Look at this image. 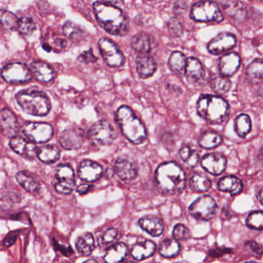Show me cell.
Wrapping results in <instances>:
<instances>
[{
	"label": "cell",
	"mask_w": 263,
	"mask_h": 263,
	"mask_svg": "<svg viewBox=\"0 0 263 263\" xmlns=\"http://www.w3.org/2000/svg\"><path fill=\"white\" fill-rule=\"evenodd\" d=\"M222 137L220 134L215 131H206L201 135L199 144L202 148L212 149L222 144Z\"/></svg>",
	"instance_id": "1f68e13d"
},
{
	"label": "cell",
	"mask_w": 263,
	"mask_h": 263,
	"mask_svg": "<svg viewBox=\"0 0 263 263\" xmlns=\"http://www.w3.org/2000/svg\"><path fill=\"white\" fill-rule=\"evenodd\" d=\"M201 165L207 173L213 176H219L226 168L227 159L220 153H209L203 156Z\"/></svg>",
	"instance_id": "9a60e30c"
},
{
	"label": "cell",
	"mask_w": 263,
	"mask_h": 263,
	"mask_svg": "<svg viewBox=\"0 0 263 263\" xmlns=\"http://www.w3.org/2000/svg\"><path fill=\"white\" fill-rule=\"evenodd\" d=\"M136 67L139 77L146 79L151 77L157 70V63L148 54H140L136 60Z\"/></svg>",
	"instance_id": "cb8c5ba5"
},
{
	"label": "cell",
	"mask_w": 263,
	"mask_h": 263,
	"mask_svg": "<svg viewBox=\"0 0 263 263\" xmlns=\"http://www.w3.org/2000/svg\"><path fill=\"white\" fill-rule=\"evenodd\" d=\"M54 246L57 250H60L64 256H71L74 253L71 247H63L57 241L54 240Z\"/></svg>",
	"instance_id": "db71d44e"
},
{
	"label": "cell",
	"mask_w": 263,
	"mask_h": 263,
	"mask_svg": "<svg viewBox=\"0 0 263 263\" xmlns=\"http://www.w3.org/2000/svg\"><path fill=\"white\" fill-rule=\"evenodd\" d=\"M92 187L93 185H90V184H82V185H80L77 187V192L81 195L86 194L91 190Z\"/></svg>",
	"instance_id": "11a10c76"
},
{
	"label": "cell",
	"mask_w": 263,
	"mask_h": 263,
	"mask_svg": "<svg viewBox=\"0 0 263 263\" xmlns=\"http://www.w3.org/2000/svg\"><path fill=\"white\" fill-rule=\"evenodd\" d=\"M1 76L9 83H22L29 82L32 73L29 68L22 63H12L6 65L2 69Z\"/></svg>",
	"instance_id": "7c38bea8"
},
{
	"label": "cell",
	"mask_w": 263,
	"mask_h": 263,
	"mask_svg": "<svg viewBox=\"0 0 263 263\" xmlns=\"http://www.w3.org/2000/svg\"><path fill=\"white\" fill-rule=\"evenodd\" d=\"M193 151L194 150L191 149V147L188 146V145H184L179 150V156H180L181 159L184 162H186L188 158L192 154Z\"/></svg>",
	"instance_id": "f907efd6"
},
{
	"label": "cell",
	"mask_w": 263,
	"mask_h": 263,
	"mask_svg": "<svg viewBox=\"0 0 263 263\" xmlns=\"http://www.w3.org/2000/svg\"><path fill=\"white\" fill-rule=\"evenodd\" d=\"M168 29L169 33L173 37H179L183 33V27L182 23L176 18H172L168 23Z\"/></svg>",
	"instance_id": "f6af8a7d"
},
{
	"label": "cell",
	"mask_w": 263,
	"mask_h": 263,
	"mask_svg": "<svg viewBox=\"0 0 263 263\" xmlns=\"http://www.w3.org/2000/svg\"><path fill=\"white\" fill-rule=\"evenodd\" d=\"M93 7L97 21L108 33L117 36H124L128 33V20L121 9L100 2H95Z\"/></svg>",
	"instance_id": "6da1fadb"
},
{
	"label": "cell",
	"mask_w": 263,
	"mask_h": 263,
	"mask_svg": "<svg viewBox=\"0 0 263 263\" xmlns=\"http://www.w3.org/2000/svg\"><path fill=\"white\" fill-rule=\"evenodd\" d=\"M76 248L80 254L89 256L95 249V241L91 233H85L77 238Z\"/></svg>",
	"instance_id": "f1b7e54d"
},
{
	"label": "cell",
	"mask_w": 263,
	"mask_h": 263,
	"mask_svg": "<svg viewBox=\"0 0 263 263\" xmlns=\"http://www.w3.org/2000/svg\"><path fill=\"white\" fill-rule=\"evenodd\" d=\"M223 7L225 12L233 18L239 20V18H243L245 17V9L237 0H231L230 3L226 2Z\"/></svg>",
	"instance_id": "f35d334b"
},
{
	"label": "cell",
	"mask_w": 263,
	"mask_h": 263,
	"mask_svg": "<svg viewBox=\"0 0 263 263\" xmlns=\"http://www.w3.org/2000/svg\"><path fill=\"white\" fill-rule=\"evenodd\" d=\"M196 109L201 118L213 125L222 124L230 114L228 103L219 96H201Z\"/></svg>",
	"instance_id": "3957f363"
},
{
	"label": "cell",
	"mask_w": 263,
	"mask_h": 263,
	"mask_svg": "<svg viewBox=\"0 0 263 263\" xmlns=\"http://www.w3.org/2000/svg\"><path fill=\"white\" fill-rule=\"evenodd\" d=\"M63 32L66 37L71 40H77L83 35V31L80 26L72 22H66L63 26Z\"/></svg>",
	"instance_id": "7bdbcfd3"
},
{
	"label": "cell",
	"mask_w": 263,
	"mask_h": 263,
	"mask_svg": "<svg viewBox=\"0 0 263 263\" xmlns=\"http://www.w3.org/2000/svg\"><path fill=\"white\" fill-rule=\"evenodd\" d=\"M244 263H257V262H252V261H250V262H244Z\"/></svg>",
	"instance_id": "91938a15"
},
{
	"label": "cell",
	"mask_w": 263,
	"mask_h": 263,
	"mask_svg": "<svg viewBox=\"0 0 263 263\" xmlns=\"http://www.w3.org/2000/svg\"><path fill=\"white\" fill-rule=\"evenodd\" d=\"M237 40L233 34L222 32L208 43L207 49L213 55H218L231 50L236 46Z\"/></svg>",
	"instance_id": "5bb4252c"
},
{
	"label": "cell",
	"mask_w": 263,
	"mask_h": 263,
	"mask_svg": "<svg viewBox=\"0 0 263 263\" xmlns=\"http://www.w3.org/2000/svg\"><path fill=\"white\" fill-rule=\"evenodd\" d=\"M218 189L220 191L230 193L233 196L239 194L243 190V183L241 179L234 176H226L218 182Z\"/></svg>",
	"instance_id": "d4e9b609"
},
{
	"label": "cell",
	"mask_w": 263,
	"mask_h": 263,
	"mask_svg": "<svg viewBox=\"0 0 263 263\" xmlns=\"http://www.w3.org/2000/svg\"><path fill=\"white\" fill-rule=\"evenodd\" d=\"M139 226L144 231L151 235L153 237H159L163 233V221L157 216L148 215L141 218L138 221Z\"/></svg>",
	"instance_id": "7402d4cb"
},
{
	"label": "cell",
	"mask_w": 263,
	"mask_h": 263,
	"mask_svg": "<svg viewBox=\"0 0 263 263\" xmlns=\"http://www.w3.org/2000/svg\"><path fill=\"white\" fill-rule=\"evenodd\" d=\"M16 100L24 112L35 117H44L51 109L49 98L40 91H21L17 94Z\"/></svg>",
	"instance_id": "5b68a950"
},
{
	"label": "cell",
	"mask_w": 263,
	"mask_h": 263,
	"mask_svg": "<svg viewBox=\"0 0 263 263\" xmlns=\"http://www.w3.org/2000/svg\"><path fill=\"white\" fill-rule=\"evenodd\" d=\"M115 119L124 136L130 142L135 145L145 142L147 138L145 125L129 106H120L116 112Z\"/></svg>",
	"instance_id": "277c9868"
},
{
	"label": "cell",
	"mask_w": 263,
	"mask_h": 263,
	"mask_svg": "<svg viewBox=\"0 0 263 263\" xmlns=\"http://www.w3.org/2000/svg\"><path fill=\"white\" fill-rule=\"evenodd\" d=\"M263 63L262 59L253 60L247 69V75L249 80L253 83L262 82Z\"/></svg>",
	"instance_id": "d590c367"
},
{
	"label": "cell",
	"mask_w": 263,
	"mask_h": 263,
	"mask_svg": "<svg viewBox=\"0 0 263 263\" xmlns=\"http://www.w3.org/2000/svg\"><path fill=\"white\" fill-rule=\"evenodd\" d=\"M60 153L56 145H47L38 148L37 156L41 162L46 164L54 163L60 159Z\"/></svg>",
	"instance_id": "f546056e"
},
{
	"label": "cell",
	"mask_w": 263,
	"mask_h": 263,
	"mask_svg": "<svg viewBox=\"0 0 263 263\" xmlns=\"http://www.w3.org/2000/svg\"><path fill=\"white\" fill-rule=\"evenodd\" d=\"M217 203L213 196L204 195L194 201L188 208V213L194 219L208 222L216 216Z\"/></svg>",
	"instance_id": "52a82bcc"
},
{
	"label": "cell",
	"mask_w": 263,
	"mask_h": 263,
	"mask_svg": "<svg viewBox=\"0 0 263 263\" xmlns=\"http://www.w3.org/2000/svg\"><path fill=\"white\" fill-rule=\"evenodd\" d=\"M116 175L124 181H131L137 176V164L129 158L120 157L116 160L114 164Z\"/></svg>",
	"instance_id": "e0dca14e"
},
{
	"label": "cell",
	"mask_w": 263,
	"mask_h": 263,
	"mask_svg": "<svg viewBox=\"0 0 263 263\" xmlns=\"http://www.w3.org/2000/svg\"><path fill=\"white\" fill-rule=\"evenodd\" d=\"M56 177L58 182L55 190L60 194L67 195L72 193L75 187V175L72 167L67 164H61L56 168Z\"/></svg>",
	"instance_id": "8fae6325"
},
{
	"label": "cell",
	"mask_w": 263,
	"mask_h": 263,
	"mask_svg": "<svg viewBox=\"0 0 263 263\" xmlns=\"http://www.w3.org/2000/svg\"><path fill=\"white\" fill-rule=\"evenodd\" d=\"M212 89L218 95H225L231 89L232 82L223 76H216L210 82Z\"/></svg>",
	"instance_id": "8d00e7d4"
},
{
	"label": "cell",
	"mask_w": 263,
	"mask_h": 263,
	"mask_svg": "<svg viewBox=\"0 0 263 263\" xmlns=\"http://www.w3.org/2000/svg\"><path fill=\"white\" fill-rule=\"evenodd\" d=\"M15 179L18 183L29 193H36L40 190L39 182L26 172H19L15 176Z\"/></svg>",
	"instance_id": "e575fe53"
},
{
	"label": "cell",
	"mask_w": 263,
	"mask_h": 263,
	"mask_svg": "<svg viewBox=\"0 0 263 263\" xmlns=\"http://www.w3.org/2000/svg\"><path fill=\"white\" fill-rule=\"evenodd\" d=\"M187 58L185 54L179 51H174L170 55L168 60V66L170 69L179 76L185 74V66H186Z\"/></svg>",
	"instance_id": "4dcf8cb0"
},
{
	"label": "cell",
	"mask_w": 263,
	"mask_h": 263,
	"mask_svg": "<svg viewBox=\"0 0 263 263\" xmlns=\"http://www.w3.org/2000/svg\"><path fill=\"white\" fill-rule=\"evenodd\" d=\"M18 18L12 12L6 10H0V26L7 30L16 29Z\"/></svg>",
	"instance_id": "ab89813d"
},
{
	"label": "cell",
	"mask_w": 263,
	"mask_h": 263,
	"mask_svg": "<svg viewBox=\"0 0 263 263\" xmlns=\"http://www.w3.org/2000/svg\"><path fill=\"white\" fill-rule=\"evenodd\" d=\"M30 72L32 77L43 83H49L56 77L54 69L47 63L42 61L33 62L31 65Z\"/></svg>",
	"instance_id": "603a6c76"
},
{
	"label": "cell",
	"mask_w": 263,
	"mask_h": 263,
	"mask_svg": "<svg viewBox=\"0 0 263 263\" xmlns=\"http://www.w3.org/2000/svg\"><path fill=\"white\" fill-rule=\"evenodd\" d=\"M245 247L255 256H260L262 254V246L259 245L255 241H248V242H246Z\"/></svg>",
	"instance_id": "c3c4849f"
},
{
	"label": "cell",
	"mask_w": 263,
	"mask_h": 263,
	"mask_svg": "<svg viewBox=\"0 0 263 263\" xmlns=\"http://www.w3.org/2000/svg\"><path fill=\"white\" fill-rule=\"evenodd\" d=\"M241 64V58L236 52H229L221 57L219 62V70L221 76L229 77L234 75Z\"/></svg>",
	"instance_id": "44dd1931"
},
{
	"label": "cell",
	"mask_w": 263,
	"mask_h": 263,
	"mask_svg": "<svg viewBox=\"0 0 263 263\" xmlns=\"http://www.w3.org/2000/svg\"><path fill=\"white\" fill-rule=\"evenodd\" d=\"M262 188H260V190H259L256 196H257L258 199H259V202H260L261 204H262Z\"/></svg>",
	"instance_id": "9f6ffc18"
},
{
	"label": "cell",
	"mask_w": 263,
	"mask_h": 263,
	"mask_svg": "<svg viewBox=\"0 0 263 263\" xmlns=\"http://www.w3.org/2000/svg\"><path fill=\"white\" fill-rule=\"evenodd\" d=\"M156 245L151 240L137 242L131 250V255L136 260L142 261L151 257L155 253Z\"/></svg>",
	"instance_id": "4316f807"
},
{
	"label": "cell",
	"mask_w": 263,
	"mask_h": 263,
	"mask_svg": "<svg viewBox=\"0 0 263 263\" xmlns=\"http://www.w3.org/2000/svg\"><path fill=\"white\" fill-rule=\"evenodd\" d=\"M190 187L198 193H205L211 189L212 182L205 175L195 173L190 178Z\"/></svg>",
	"instance_id": "836d02e7"
},
{
	"label": "cell",
	"mask_w": 263,
	"mask_h": 263,
	"mask_svg": "<svg viewBox=\"0 0 263 263\" xmlns=\"http://www.w3.org/2000/svg\"><path fill=\"white\" fill-rule=\"evenodd\" d=\"M187 81L189 84L194 86H202L205 85V69L202 63L195 57L187 59L186 66H185V74Z\"/></svg>",
	"instance_id": "4fadbf2b"
},
{
	"label": "cell",
	"mask_w": 263,
	"mask_h": 263,
	"mask_svg": "<svg viewBox=\"0 0 263 263\" xmlns=\"http://www.w3.org/2000/svg\"><path fill=\"white\" fill-rule=\"evenodd\" d=\"M155 182L157 188L164 194L177 195L185 190L186 176L176 162H164L156 170Z\"/></svg>",
	"instance_id": "7a4b0ae2"
},
{
	"label": "cell",
	"mask_w": 263,
	"mask_h": 263,
	"mask_svg": "<svg viewBox=\"0 0 263 263\" xmlns=\"http://www.w3.org/2000/svg\"><path fill=\"white\" fill-rule=\"evenodd\" d=\"M20 129V123L15 114L8 109L0 111V131L6 137L16 136Z\"/></svg>",
	"instance_id": "ac0fdd59"
},
{
	"label": "cell",
	"mask_w": 263,
	"mask_h": 263,
	"mask_svg": "<svg viewBox=\"0 0 263 263\" xmlns=\"http://www.w3.org/2000/svg\"><path fill=\"white\" fill-rule=\"evenodd\" d=\"M173 238L176 240L186 241L191 237V233L190 230L185 226L182 224H178L173 230Z\"/></svg>",
	"instance_id": "ee69618b"
},
{
	"label": "cell",
	"mask_w": 263,
	"mask_h": 263,
	"mask_svg": "<svg viewBox=\"0 0 263 263\" xmlns=\"http://www.w3.org/2000/svg\"><path fill=\"white\" fill-rule=\"evenodd\" d=\"M199 161V153L196 151H193L192 154L191 155L188 160L185 162L187 166L190 167V168H193V167L196 166L198 165V162Z\"/></svg>",
	"instance_id": "816d5d0a"
},
{
	"label": "cell",
	"mask_w": 263,
	"mask_h": 263,
	"mask_svg": "<svg viewBox=\"0 0 263 263\" xmlns=\"http://www.w3.org/2000/svg\"><path fill=\"white\" fill-rule=\"evenodd\" d=\"M17 236H18V232H11V233H9V235L5 238V246H6V247H11V246L13 245V244L15 243V240H16Z\"/></svg>",
	"instance_id": "f5cc1de1"
},
{
	"label": "cell",
	"mask_w": 263,
	"mask_h": 263,
	"mask_svg": "<svg viewBox=\"0 0 263 263\" xmlns=\"http://www.w3.org/2000/svg\"><path fill=\"white\" fill-rule=\"evenodd\" d=\"M131 47L139 54H148L152 49L151 37L146 33H138L131 40Z\"/></svg>",
	"instance_id": "83f0119b"
},
{
	"label": "cell",
	"mask_w": 263,
	"mask_h": 263,
	"mask_svg": "<svg viewBox=\"0 0 263 263\" xmlns=\"http://www.w3.org/2000/svg\"><path fill=\"white\" fill-rule=\"evenodd\" d=\"M106 3H108V4H119V3H121L122 0H104Z\"/></svg>",
	"instance_id": "6f0895ef"
},
{
	"label": "cell",
	"mask_w": 263,
	"mask_h": 263,
	"mask_svg": "<svg viewBox=\"0 0 263 263\" xmlns=\"http://www.w3.org/2000/svg\"><path fill=\"white\" fill-rule=\"evenodd\" d=\"M9 146L15 153L23 157L32 159L37 156L38 148L30 141H27L21 136H15L11 139Z\"/></svg>",
	"instance_id": "ffe728a7"
},
{
	"label": "cell",
	"mask_w": 263,
	"mask_h": 263,
	"mask_svg": "<svg viewBox=\"0 0 263 263\" xmlns=\"http://www.w3.org/2000/svg\"><path fill=\"white\" fill-rule=\"evenodd\" d=\"M118 231L114 228L108 229L103 233L101 238V242L103 245L108 246L114 243L118 237Z\"/></svg>",
	"instance_id": "bcb514c9"
},
{
	"label": "cell",
	"mask_w": 263,
	"mask_h": 263,
	"mask_svg": "<svg viewBox=\"0 0 263 263\" xmlns=\"http://www.w3.org/2000/svg\"><path fill=\"white\" fill-rule=\"evenodd\" d=\"M17 30L23 35H29L36 29V24L33 20L28 17H23L18 20L16 26Z\"/></svg>",
	"instance_id": "b9f144b4"
},
{
	"label": "cell",
	"mask_w": 263,
	"mask_h": 263,
	"mask_svg": "<svg viewBox=\"0 0 263 263\" xmlns=\"http://www.w3.org/2000/svg\"><path fill=\"white\" fill-rule=\"evenodd\" d=\"M78 60L80 63L88 64V63H96L97 61V58L94 55L92 49H91L89 50L82 52L78 57Z\"/></svg>",
	"instance_id": "7dc6e473"
},
{
	"label": "cell",
	"mask_w": 263,
	"mask_h": 263,
	"mask_svg": "<svg viewBox=\"0 0 263 263\" xmlns=\"http://www.w3.org/2000/svg\"><path fill=\"white\" fill-rule=\"evenodd\" d=\"M190 15L194 21L199 23H221L224 20L219 5L209 0L199 1L193 5Z\"/></svg>",
	"instance_id": "8992f818"
},
{
	"label": "cell",
	"mask_w": 263,
	"mask_h": 263,
	"mask_svg": "<svg viewBox=\"0 0 263 263\" xmlns=\"http://www.w3.org/2000/svg\"><path fill=\"white\" fill-rule=\"evenodd\" d=\"M252 129L251 119L247 114H240L235 120V130L238 136L245 138Z\"/></svg>",
	"instance_id": "74e56055"
},
{
	"label": "cell",
	"mask_w": 263,
	"mask_h": 263,
	"mask_svg": "<svg viewBox=\"0 0 263 263\" xmlns=\"http://www.w3.org/2000/svg\"><path fill=\"white\" fill-rule=\"evenodd\" d=\"M247 227L252 230H262L263 229V213L262 211H255L250 213L247 219Z\"/></svg>",
	"instance_id": "60d3db41"
},
{
	"label": "cell",
	"mask_w": 263,
	"mask_h": 263,
	"mask_svg": "<svg viewBox=\"0 0 263 263\" xmlns=\"http://www.w3.org/2000/svg\"><path fill=\"white\" fill-rule=\"evenodd\" d=\"M180 244L174 239L164 240L159 247V253L165 258H174L180 253Z\"/></svg>",
	"instance_id": "d6a6232c"
},
{
	"label": "cell",
	"mask_w": 263,
	"mask_h": 263,
	"mask_svg": "<svg viewBox=\"0 0 263 263\" xmlns=\"http://www.w3.org/2000/svg\"><path fill=\"white\" fill-rule=\"evenodd\" d=\"M99 49L105 63L111 67H120L125 63V57L116 44L109 39L99 40Z\"/></svg>",
	"instance_id": "30bf717a"
},
{
	"label": "cell",
	"mask_w": 263,
	"mask_h": 263,
	"mask_svg": "<svg viewBox=\"0 0 263 263\" xmlns=\"http://www.w3.org/2000/svg\"><path fill=\"white\" fill-rule=\"evenodd\" d=\"M103 168L100 164L91 160H83L78 168V176L87 182H95L101 177Z\"/></svg>",
	"instance_id": "d6986e66"
},
{
	"label": "cell",
	"mask_w": 263,
	"mask_h": 263,
	"mask_svg": "<svg viewBox=\"0 0 263 263\" xmlns=\"http://www.w3.org/2000/svg\"><path fill=\"white\" fill-rule=\"evenodd\" d=\"M84 142V133L80 128L66 129L61 133L60 142L61 146L66 150L80 148Z\"/></svg>",
	"instance_id": "2e32d148"
},
{
	"label": "cell",
	"mask_w": 263,
	"mask_h": 263,
	"mask_svg": "<svg viewBox=\"0 0 263 263\" xmlns=\"http://www.w3.org/2000/svg\"><path fill=\"white\" fill-rule=\"evenodd\" d=\"M128 247L124 242H117L111 246L104 256L106 263H121L128 255Z\"/></svg>",
	"instance_id": "484cf974"
},
{
	"label": "cell",
	"mask_w": 263,
	"mask_h": 263,
	"mask_svg": "<svg viewBox=\"0 0 263 263\" xmlns=\"http://www.w3.org/2000/svg\"><path fill=\"white\" fill-rule=\"evenodd\" d=\"M87 136L90 140L96 145H108L115 140L117 133L108 122L101 120L91 126Z\"/></svg>",
	"instance_id": "ba28073f"
},
{
	"label": "cell",
	"mask_w": 263,
	"mask_h": 263,
	"mask_svg": "<svg viewBox=\"0 0 263 263\" xmlns=\"http://www.w3.org/2000/svg\"><path fill=\"white\" fill-rule=\"evenodd\" d=\"M23 134L30 142L43 143L52 138L54 129L49 123H27L22 128Z\"/></svg>",
	"instance_id": "9c48e42d"
},
{
	"label": "cell",
	"mask_w": 263,
	"mask_h": 263,
	"mask_svg": "<svg viewBox=\"0 0 263 263\" xmlns=\"http://www.w3.org/2000/svg\"><path fill=\"white\" fill-rule=\"evenodd\" d=\"M125 263H134V262H125Z\"/></svg>",
	"instance_id": "94428289"
},
{
	"label": "cell",
	"mask_w": 263,
	"mask_h": 263,
	"mask_svg": "<svg viewBox=\"0 0 263 263\" xmlns=\"http://www.w3.org/2000/svg\"><path fill=\"white\" fill-rule=\"evenodd\" d=\"M83 263H99V262H97V261L96 260V259H88V260L85 261V262H83Z\"/></svg>",
	"instance_id": "680465c9"
},
{
	"label": "cell",
	"mask_w": 263,
	"mask_h": 263,
	"mask_svg": "<svg viewBox=\"0 0 263 263\" xmlns=\"http://www.w3.org/2000/svg\"><path fill=\"white\" fill-rule=\"evenodd\" d=\"M232 250L228 248H216L213 250H210L209 256L212 257H222L225 255L229 254L232 253Z\"/></svg>",
	"instance_id": "681fc988"
}]
</instances>
